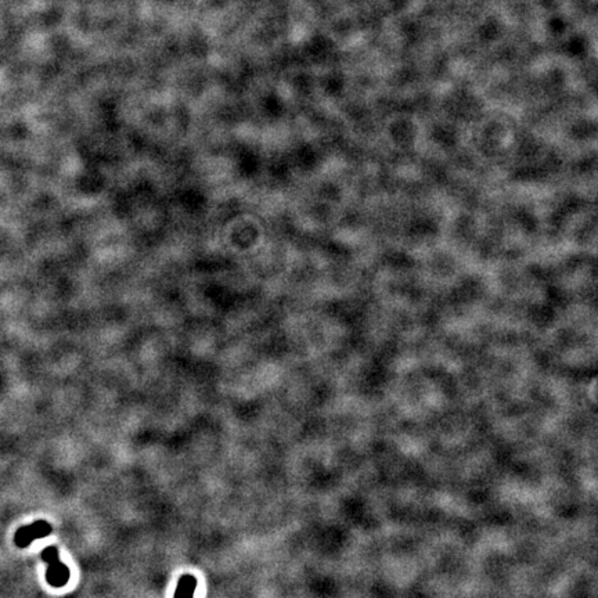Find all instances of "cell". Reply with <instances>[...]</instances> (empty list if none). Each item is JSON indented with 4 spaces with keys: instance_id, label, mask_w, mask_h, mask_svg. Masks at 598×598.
I'll return each instance as SVG.
<instances>
[{
    "instance_id": "1",
    "label": "cell",
    "mask_w": 598,
    "mask_h": 598,
    "mask_svg": "<svg viewBox=\"0 0 598 598\" xmlns=\"http://www.w3.org/2000/svg\"><path fill=\"white\" fill-rule=\"evenodd\" d=\"M42 560L48 564L46 580L53 587H62L70 580V568L60 561L57 547L49 546L42 551Z\"/></svg>"
},
{
    "instance_id": "2",
    "label": "cell",
    "mask_w": 598,
    "mask_h": 598,
    "mask_svg": "<svg viewBox=\"0 0 598 598\" xmlns=\"http://www.w3.org/2000/svg\"><path fill=\"white\" fill-rule=\"evenodd\" d=\"M52 531H53V528H52V525L48 521L38 519V521H35L31 525L21 526L16 532L14 543L17 544V547L26 548V547H28L32 541L49 536L52 533Z\"/></svg>"
},
{
    "instance_id": "3",
    "label": "cell",
    "mask_w": 598,
    "mask_h": 598,
    "mask_svg": "<svg viewBox=\"0 0 598 598\" xmlns=\"http://www.w3.org/2000/svg\"><path fill=\"white\" fill-rule=\"evenodd\" d=\"M197 589V579L193 575H183L177 583L175 598H193Z\"/></svg>"
}]
</instances>
